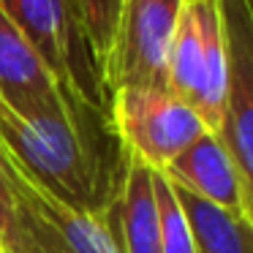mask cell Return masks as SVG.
<instances>
[{"label": "cell", "mask_w": 253, "mask_h": 253, "mask_svg": "<svg viewBox=\"0 0 253 253\" xmlns=\"http://www.w3.org/2000/svg\"><path fill=\"white\" fill-rule=\"evenodd\" d=\"M109 115L77 104L66 115L22 117L0 101V147L66 204L98 210L117 193L123 147L106 150Z\"/></svg>", "instance_id": "1"}, {"label": "cell", "mask_w": 253, "mask_h": 253, "mask_svg": "<svg viewBox=\"0 0 253 253\" xmlns=\"http://www.w3.org/2000/svg\"><path fill=\"white\" fill-rule=\"evenodd\" d=\"M0 166L14 202V223L0 242L6 253H123L115 196L98 210H79L46 191L6 147Z\"/></svg>", "instance_id": "2"}, {"label": "cell", "mask_w": 253, "mask_h": 253, "mask_svg": "<svg viewBox=\"0 0 253 253\" xmlns=\"http://www.w3.org/2000/svg\"><path fill=\"white\" fill-rule=\"evenodd\" d=\"M229 87L223 0H182L166 57V90L185 101L210 133H220Z\"/></svg>", "instance_id": "3"}, {"label": "cell", "mask_w": 253, "mask_h": 253, "mask_svg": "<svg viewBox=\"0 0 253 253\" xmlns=\"http://www.w3.org/2000/svg\"><path fill=\"white\" fill-rule=\"evenodd\" d=\"M0 8L28 39L68 98L106 115V98L84 36L68 0H0Z\"/></svg>", "instance_id": "4"}, {"label": "cell", "mask_w": 253, "mask_h": 253, "mask_svg": "<svg viewBox=\"0 0 253 253\" xmlns=\"http://www.w3.org/2000/svg\"><path fill=\"white\" fill-rule=\"evenodd\" d=\"M106 115L120 147L144 161L150 169H164L207 133L202 117L185 101L158 87L115 90Z\"/></svg>", "instance_id": "5"}, {"label": "cell", "mask_w": 253, "mask_h": 253, "mask_svg": "<svg viewBox=\"0 0 253 253\" xmlns=\"http://www.w3.org/2000/svg\"><path fill=\"white\" fill-rule=\"evenodd\" d=\"M182 0H123L120 22L101 87L109 95L120 87L166 90V57Z\"/></svg>", "instance_id": "6"}, {"label": "cell", "mask_w": 253, "mask_h": 253, "mask_svg": "<svg viewBox=\"0 0 253 253\" xmlns=\"http://www.w3.org/2000/svg\"><path fill=\"white\" fill-rule=\"evenodd\" d=\"M229 39V87L220 142L234 161L242 212L253 223V8L251 0H223Z\"/></svg>", "instance_id": "7"}, {"label": "cell", "mask_w": 253, "mask_h": 253, "mask_svg": "<svg viewBox=\"0 0 253 253\" xmlns=\"http://www.w3.org/2000/svg\"><path fill=\"white\" fill-rule=\"evenodd\" d=\"M0 101L22 117L66 115L71 106L82 104L68 98L57 87L49 68L41 63L17 25L0 8Z\"/></svg>", "instance_id": "8"}, {"label": "cell", "mask_w": 253, "mask_h": 253, "mask_svg": "<svg viewBox=\"0 0 253 253\" xmlns=\"http://www.w3.org/2000/svg\"><path fill=\"white\" fill-rule=\"evenodd\" d=\"M158 171H164L171 182L202 196L212 207L237 215V218H245L240 177H237L234 161L218 133H202L191 147L182 150L171 164H166Z\"/></svg>", "instance_id": "9"}, {"label": "cell", "mask_w": 253, "mask_h": 253, "mask_svg": "<svg viewBox=\"0 0 253 253\" xmlns=\"http://www.w3.org/2000/svg\"><path fill=\"white\" fill-rule=\"evenodd\" d=\"M153 171L155 169H150L144 161L123 150V174L115 193V223L123 253H164Z\"/></svg>", "instance_id": "10"}, {"label": "cell", "mask_w": 253, "mask_h": 253, "mask_svg": "<svg viewBox=\"0 0 253 253\" xmlns=\"http://www.w3.org/2000/svg\"><path fill=\"white\" fill-rule=\"evenodd\" d=\"M171 188L188 215L196 253H253V223L248 218H237L212 207L177 182H171Z\"/></svg>", "instance_id": "11"}, {"label": "cell", "mask_w": 253, "mask_h": 253, "mask_svg": "<svg viewBox=\"0 0 253 253\" xmlns=\"http://www.w3.org/2000/svg\"><path fill=\"white\" fill-rule=\"evenodd\" d=\"M68 3H71L74 19H77L79 30H82L84 44H87L90 55H93L95 71H98V79H101V71H104L106 60H109L112 44H115L123 0H68Z\"/></svg>", "instance_id": "12"}, {"label": "cell", "mask_w": 253, "mask_h": 253, "mask_svg": "<svg viewBox=\"0 0 253 253\" xmlns=\"http://www.w3.org/2000/svg\"><path fill=\"white\" fill-rule=\"evenodd\" d=\"M153 196L158 210V229H161V251L164 253H196L193 231L182 204L177 202L174 188L164 171H153Z\"/></svg>", "instance_id": "13"}, {"label": "cell", "mask_w": 253, "mask_h": 253, "mask_svg": "<svg viewBox=\"0 0 253 253\" xmlns=\"http://www.w3.org/2000/svg\"><path fill=\"white\" fill-rule=\"evenodd\" d=\"M11 223H14V202H11V193H8L6 177H3V166H0V242L8 234Z\"/></svg>", "instance_id": "14"}, {"label": "cell", "mask_w": 253, "mask_h": 253, "mask_svg": "<svg viewBox=\"0 0 253 253\" xmlns=\"http://www.w3.org/2000/svg\"><path fill=\"white\" fill-rule=\"evenodd\" d=\"M0 253H6V251H3V248H0Z\"/></svg>", "instance_id": "15"}, {"label": "cell", "mask_w": 253, "mask_h": 253, "mask_svg": "<svg viewBox=\"0 0 253 253\" xmlns=\"http://www.w3.org/2000/svg\"><path fill=\"white\" fill-rule=\"evenodd\" d=\"M251 8H253V0H251Z\"/></svg>", "instance_id": "16"}]
</instances>
